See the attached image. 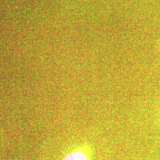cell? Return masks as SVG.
I'll return each mask as SVG.
<instances>
[{"label": "cell", "mask_w": 160, "mask_h": 160, "mask_svg": "<svg viewBox=\"0 0 160 160\" xmlns=\"http://www.w3.org/2000/svg\"><path fill=\"white\" fill-rule=\"evenodd\" d=\"M62 160H88L87 156L80 151L69 153Z\"/></svg>", "instance_id": "1"}, {"label": "cell", "mask_w": 160, "mask_h": 160, "mask_svg": "<svg viewBox=\"0 0 160 160\" xmlns=\"http://www.w3.org/2000/svg\"><path fill=\"white\" fill-rule=\"evenodd\" d=\"M157 48L159 50V51H160V41H159V42L157 43Z\"/></svg>", "instance_id": "2"}]
</instances>
